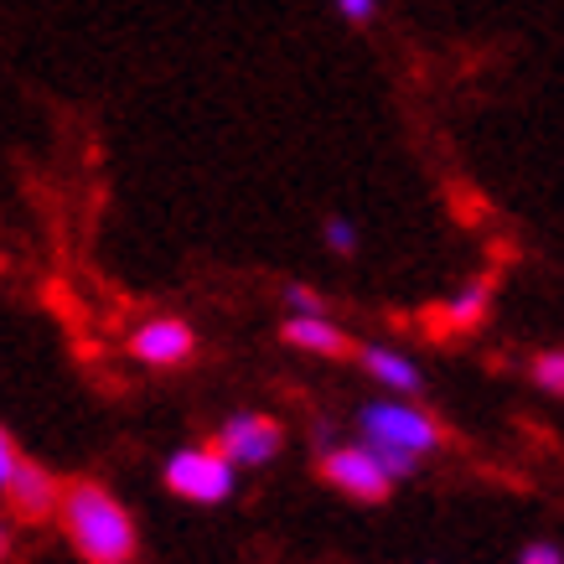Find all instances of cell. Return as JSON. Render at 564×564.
Wrapping results in <instances>:
<instances>
[{
	"label": "cell",
	"mask_w": 564,
	"mask_h": 564,
	"mask_svg": "<svg viewBox=\"0 0 564 564\" xmlns=\"http://www.w3.org/2000/svg\"><path fill=\"white\" fill-rule=\"evenodd\" d=\"M63 533L88 564H130L135 560V523L120 508V497L99 481H63Z\"/></svg>",
	"instance_id": "cell-1"
},
{
	"label": "cell",
	"mask_w": 564,
	"mask_h": 564,
	"mask_svg": "<svg viewBox=\"0 0 564 564\" xmlns=\"http://www.w3.org/2000/svg\"><path fill=\"white\" fill-rule=\"evenodd\" d=\"M358 430H362V445H389V451H404L414 462H420L425 451H441V441H445L441 420H430L420 404H399V399L362 404Z\"/></svg>",
	"instance_id": "cell-2"
},
{
	"label": "cell",
	"mask_w": 564,
	"mask_h": 564,
	"mask_svg": "<svg viewBox=\"0 0 564 564\" xmlns=\"http://www.w3.org/2000/svg\"><path fill=\"white\" fill-rule=\"evenodd\" d=\"M166 487L187 502H223L234 492V466L223 462L213 445H197V451H182L166 462Z\"/></svg>",
	"instance_id": "cell-3"
},
{
	"label": "cell",
	"mask_w": 564,
	"mask_h": 564,
	"mask_svg": "<svg viewBox=\"0 0 564 564\" xmlns=\"http://www.w3.org/2000/svg\"><path fill=\"white\" fill-rule=\"evenodd\" d=\"M280 445H285V430L274 425L270 414H234V420L218 430L213 451H218L228 466H264L280 456Z\"/></svg>",
	"instance_id": "cell-4"
},
{
	"label": "cell",
	"mask_w": 564,
	"mask_h": 564,
	"mask_svg": "<svg viewBox=\"0 0 564 564\" xmlns=\"http://www.w3.org/2000/svg\"><path fill=\"white\" fill-rule=\"evenodd\" d=\"M57 508H63V481L52 477L42 462L21 456V466L6 481V513L17 518V523H47Z\"/></svg>",
	"instance_id": "cell-5"
},
{
	"label": "cell",
	"mask_w": 564,
	"mask_h": 564,
	"mask_svg": "<svg viewBox=\"0 0 564 564\" xmlns=\"http://www.w3.org/2000/svg\"><path fill=\"white\" fill-rule=\"evenodd\" d=\"M322 477L337 487V492L358 497V502H383L393 492V481L383 477V466L368 456V445H337L322 456Z\"/></svg>",
	"instance_id": "cell-6"
},
{
	"label": "cell",
	"mask_w": 564,
	"mask_h": 564,
	"mask_svg": "<svg viewBox=\"0 0 564 564\" xmlns=\"http://www.w3.org/2000/svg\"><path fill=\"white\" fill-rule=\"evenodd\" d=\"M130 352H135L140 362H151V368H176V362H187L192 352H197V337H192L187 322L155 316V322H145L135 337H130Z\"/></svg>",
	"instance_id": "cell-7"
},
{
	"label": "cell",
	"mask_w": 564,
	"mask_h": 564,
	"mask_svg": "<svg viewBox=\"0 0 564 564\" xmlns=\"http://www.w3.org/2000/svg\"><path fill=\"white\" fill-rule=\"evenodd\" d=\"M358 362L378 383H389L393 393H425V373L404 352H393V347H358Z\"/></svg>",
	"instance_id": "cell-8"
},
{
	"label": "cell",
	"mask_w": 564,
	"mask_h": 564,
	"mask_svg": "<svg viewBox=\"0 0 564 564\" xmlns=\"http://www.w3.org/2000/svg\"><path fill=\"white\" fill-rule=\"evenodd\" d=\"M285 343L306 347V352H322V358H347V352H352V343H347L326 316H291V322H285Z\"/></svg>",
	"instance_id": "cell-9"
},
{
	"label": "cell",
	"mask_w": 564,
	"mask_h": 564,
	"mask_svg": "<svg viewBox=\"0 0 564 564\" xmlns=\"http://www.w3.org/2000/svg\"><path fill=\"white\" fill-rule=\"evenodd\" d=\"M481 316H487V285H466V291L441 311L435 332H441V326H451V332H466V326H477Z\"/></svg>",
	"instance_id": "cell-10"
},
{
	"label": "cell",
	"mask_w": 564,
	"mask_h": 564,
	"mask_svg": "<svg viewBox=\"0 0 564 564\" xmlns=\"http://www.w3.org/2000/svg\"><path fill=\"white\" fill-rule=\"evenodd\" d=\"M533 383L549 393H564V352H544L533 358Z\"/></svg>",
	"instance_id": "cell-11"
},
{
	"label": "cell",
	"mask_w": 564,
	"mask_h": 564,
	"mask_svg": "<svg viewBox=\"0 0 564 564\" xmlns=\"http://www.w3.org/2000/svg\"><path fill=\"white\" fill-rule=\"evenodd\" d=\"M285 306H291V316H326V301L316 291H306V285H291Z\"/></svg>",
	"instance_id": "cell-12"
},
{
	"label": "cell",
	"mask_w": 564,
	"mask_h": 564,
	"mask_svg": "<svg viewBox=\"0 0 564 564\" xmlns=\"http://www.w3.org/2000/svg\"><path fill=\"white\" fill-rule=\"evenodd\" d=\"M326 243H332L337 254H358V228L347 218H326Z\"/></svg>",
	"instance_id": "cell-13"
},
{
	"label": "cell",
	"mask_w": 564,
	"mask_h": 564,
	"mask_svg": "<svg viewBox=\"0 0 564 564\" xmlns=\"http://www.w3.org/2000/svg\"><path fill=\"white\" fill-rule=\"evenodd\" d=\"M21 466V451H17V441L0 430V492H6V481H11V471Z\"/></svg>",
	"instance_id": "cell-14"
},
{
	"label": "cell",
	"mask_w": 564,
	"mask_h": 564,
	"mask_svg": "<svg viewBox=\"0 0 564 564\" xmlns=\"http://www.w3.org/2000/svg\"><path fill=\"white\" fill-rule=\"evenodd\" d=\"M337 6H343V17L358 21V26H368V21H373V11H378V0H337Z\"/></svg>",
	"instance_id": "cell-15"
},
{
	"label": "cell",
	"mask_w": 564,
	"mask_h": 564,
	"mask_svg": "<svg viewBox=\"0 0 564 564\" xmlns=\"http://www.w3.org/2000/svg\"><path fill=\"white\" fill-rule=\"evenodd\" d=\"M518 564H564V554H560V549H554V544H529V549H523V560H518Z\"/></svg>",
	"instance_id": "cell-16"
},
{
	"label": "cell",
	"mask_w": 564,
	"mask_h": 564,
	"mask_svg": "<svg viewBox=\"0 0 564 564\" xmlns=\"http://www.w3.org/2000/svg\"><path fill=\"white\" fill-rule=\"evenodd\" d=\"M11 560V529H6V518H0V564Z\"/></svg>",
	"instance_id": "cell-17"
}]
</instances>
